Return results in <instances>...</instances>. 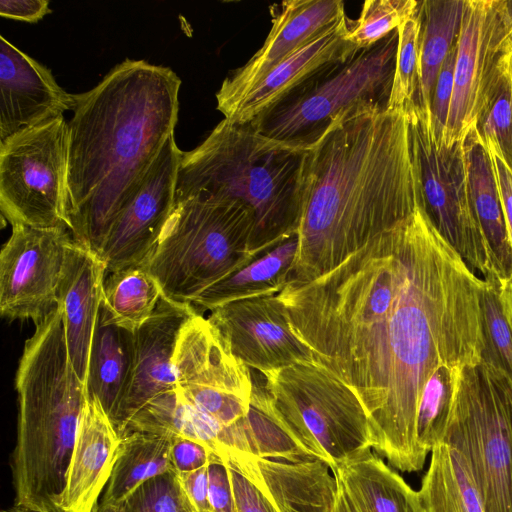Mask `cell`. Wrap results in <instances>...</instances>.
I'll use <instances>...</instances> for the list:
<instances>
[{
    "label": "cell",
    "instance_id": "obj_1",
    "mask_svg": "<svg viewBox=\"0 0 512 512\" xmlns=\"http://www.w3.org/2000/svg\"><path fill=\"white\" fill-rule=\"evenodd\" d=\"M479 278L426 210L312 281L277 294L314 362L348 386L371 448L404 472L422 469L417 414L436 370L476 365L485 348Z\"/></svg>",
    "mask_w": 512,
    "mask_h": 512
},
{
    "label": "cell",
    "instance_id": "obj_2",
    "mask_svg": "<svg viewBox=\"0 0 512 512\" xmlns=\"http://www.w3.org/2000/svg\"><path fill=\"white\" fill-rule=\"evenodd\" d=\"M425 209L410 113L366 103L338 114L305 155L289 280L312 281Z\"/></svg>",
    "mask_w": 512,
    "mask_h": 512
},
{
    "label": "cell",
    "instance_id": "obj_3",
    "mask_svg": "<svg viewBox=\"0 0 512 512\" xmlns=\"http://www.w3.org/2000/svg\"><path fill=\"white\" fill-rule=\"evenodd\" d=\"M181 80L126 59L76 94L68 122V216L73 240L98 254L116 218L174 135Z\"/></svg>",
    "mask_w": 512,
    "mask_h": 512
},
{
    "label": "cell",
    "instance_id": "obj_4",
    "mask_svg": "<svg viewBox=\"0 0 512 512\" xmlns=\"http://www.w3.org/2000/svg\"><path fill=\"white\" fill-rule=\"evenodd\" d=\"M15 386L18 422L11 457L15 505L62 512L61 497L88 393L69 357L59 305L26 340Z\"/></svg>",
    "mask_w": 512,
    "mask_h": 512
},
{
    "label": "cell",
    "instance_id": "obj_5",
    "mask_svg": "<svg viewBox=\"0 0 512 512\" xmlns=\"http://www.w3.org/2000/svg\"><path fill=\"white\" fill-rule=\"evenodd\" d=\"M308 147L223 119L196 148L183 152L175 202L205 195L249 207L255 218L251 253L258 259L297 234Z\"/></svg>",
    "mask_w": 512,
    "mask_h": 512
},
{
    "label": "cell",
    "instance_id": "obj_6",
    "mask_svg": "<svg viewBox=\"0 0 512 512\" xmlns=\"http://www.w3.org/2000/svg\"><path fill=\"white\" fill-rule=\"evenodd\" d=\"M252 210L235 200L193 195L175 202L160 240L144 265L162 297L183 304L241 270L251 253Z\"/></svg>",
    "mask_w": 512,
    "mask_h": 512
},
{
    "label": "cell",
    "instance_id": "obj_7",
    "mask_svg": "<svg viewBox=\"0 0 512 512\" xmlns=\"http://www.w3.org/2000/svg\"><path fill=\"white\" fill-rule=\"evenodd\" d=\"M442 443L464 460L485 512H512V384L489 362L452 369Z\"/></svg>",
    "mask_w": 512,
    "mask_h": 512
},
{
    "label": "cell",
    "instance_id": "obj_8",
    "mask_svg": "<svg viewBox=\"0 0 512 512\" xmlns=\"http://www.w3.org/2000/svg\"><path fill=\"white\" fill-rule=\"evenodd\" d=\"M259 373L274 417L305 454L322 459L333 470L346 458L371 448L361 402L319 364L300 361Z\"/></svg>",
    "mask_w": 512,
    "mask_h": 512
},
{
    "label": "cell",
    "instance_id": "obj_9",
    "mask_svg": "<svg viewBox=\"0 0 512 512\" xmlns=\"http://www.w3.org/2000/svg\"><path fill=\"white\" fill-rule=\"evenodd\" d=\"M398 50L395 30L375 45L358 50L300 86L254 124L266 137L312 144L338 114L366 103L387 105Z\"/></svg>",
    "mask_w": 512,
    "mask_h": 512
},
{
    "label": "cell",
    "instance_id": "obj_10",
    "mask_svg": "<svg viewBox=\"0 0 512 512\" xmlns=\"http://www.w3.org/2000/svg\"><path fill=\"white\" fill-rule=\"evenodd\" d=\"M67 171L64 116L0 142V208L11 226L69 229Z\"/></svg>",
    "mask_w": 512,
    "mask_h": 512
},
{
    "label": "cell",
    "instance_id": "obj_11",
    "mask_svg": "<svg viewBox=\"0 0 512 512\" xmlns=\"http://www.w3.org/2000/svg\"><path fill=\"white\" fill-rule=\"evenodd\" d=\"M409 113L428 216L472 270L499 284L496 258L472 203L465 140L448 146L435 138L431 111L415 106Z\"/></svg>",
    "mask_w": 512,
    "mask_h": 512
},
{
    "label": "cell",
    "instance_id": "obj_12",
    "mask_svg": "<svg viewBox=\"0 0 512 512\" xmlns=\"http://www.w3.org/2000/svg\"><path fill=\"white\" fill-rule=\"evenodd\" d=\"M511 68L504 0H464L442 143L452 146L476 129Z\"/></svg>",
    "mask_w": 512,
    "mask_h": 512
},
{
    "label": "cell",
    "instance_id": "obj_13",
    "mask_svg": "<svg viewBox=\"0 0 512 512\" xmlns=\"http://www.w3.org/2000/svg\"><path fill=\"white\" fill-rule=\"evenodd\" d=\"M173 366L182 396L223 426L233 425L249 412L253 392L250 369L233 356L199 312L180 332Z\"/></svg>",
    "mask_w": 512,
    "mask_h": 512
},
{
    "label": "cell",
    "instance_id": "obj_14",
    "mask_svg": "<svg viewBox=\"0 0 512 512\" xmlns=\"http://www.w3.org/2000/svg\"><path fill=\"white\" fill-rule=\"evenodd\" d=\"M67 228L13 225L0 253V312L10 320L41 322L58 306Z\"/></svg>",
    "mask_w": 512,
    "mask_h": 512
},
{
    "label": "cell",
    "instance_id": "obj_15",
    "mask_svg": "<svg viewBox=\"0 0 512 512\" xmlns=\"http://www.w3.org/2000/svg\"><path fill=\"white\" fill-rule=\"evenodd\" d=\"M182 154L170 136L116 218L98 252L108 273L143 266L151 257L175 207Z\"/></svg>",
    "mask_w": 512,
    "mask_h": 512
},
{
    "label": "cell",
    "instance_id": "obj_16",
    "mask_svg": "<svg viewBox=\"0 0 512 512\" xmlns=\"http://www.w3.org/2000/svg\"><path fill=\"white\" fill-rule=\"evenodd\" d=\"M207 319L233 356L258 372L313 360L293 334L277 294L227 303L212 310Z\"/></svg>",
    "mask_w": 512,
    "mask_h": 512
},
{
    "label": "cell",
    "instance_id": "obj_17",
    "mask_svg": "<svg viewBox=\"0 0 512 512\" xmlns=\"http://www.w3.org/2000/svg\"><path fill=\"white\" fill-rule=\"evenodd\" d=\"M197 312L193 304L161 297L153 315L134 332L131 379L112 421L120 438L147 403L177 388L173 357L181 330Z\"/></svg>",
    "mask_w": 512,
    "mask_h": 512
},
{
    "label": "cell",
    "instance_id": "obj_18",
    "mask_svg": "<svg viewBox=\"0 0 512 512\" xmlns=\"http://www.w3.org/2000/svg\"><path fill=\"white\" fill-rule=\"evenodd\" d=\"M272 27L261 48L216 93L224 114L272 68L345 16L340 0H289L271 10Z\"/></svg>",
    "mask_w": 512,
    "mask_h": 512
},
{
    "label": "cell",
    "instance_id": "obj_19",
    "mask_svg": "<svg viewBox=\"0 0 512 512\" xmlns=\"http://www.w3.org/2000/svg\"><path fill=\"white\" fill-rule=\"evenodd\" d=\"M51 70L0 36V142L73 110Z\"/></svg>",
    "mask_w": 512,
    "mask_h": 512
},
{
    "label": "cell",
    "instance_id": "obj_20",
    "mask_svg": "<svg viewBox=\"0 0 512 512\" xmlns=\"http://www.w3.org/2000/svg\"><path fill=\"white\" fill-rule=\"evenodd\" d=\"M349 24L343 16L281 61L223 114L224 119L254 124L307 81L352 57L358 49L346 39Z\"/></svg>",
    "mask_w": 512,
    "mask_h": 512
},
{
    "label": "cell",
    "instance_id": "obj_21",
    "mask_svg": "<svg viewBox=\"0 0 512 512\" xmlns=\"http://www.w3.org/2000/svg\"><path fill=\"white\" fill-rule=\"evenodd\" d=\"M265 493L279 512H334L338 483L322 459L256 457L225 453ZM223 454V455H225Z\"/></svg>",
    "mask_w": 512,
    "mask_h": 512
},
{
    "label": "cell",
    "instance_id": "obj_22",
    "mask_svg": "<svg viewBox=\"0 0 512 512\" xmlns=\"http://www.w3.org/2000/svg\"><path fill=\"white\" fill-rule=\"evenodd\" d=\"M106 273L98 254L73 239L69 242L59 284L58 305L62 309L69 357L84 383Z\"/></svg>",
    "mask_w": 512,
    "mask_h": 512
},
{
    "label": "cell",
    "instance_id": "obj_23",
    "mask_svg": "<svg viewBox=\"0 0 512 512\" xmlns=\"http://www.w3.org/2000/svg\"><path fill=\"white\" fill-rule=\"evenodd\" d=\"M121 438L94 398L83 408L66 475L62 512H93L108 483Z\"/></svg>",
    "mask_w": 512,
    "mask_h": 512
},
{
    "label": "cell",
    "instance_id": "obj_24",
    "mask_svg": "<svg viewBox=\"0 0 512 512\" xmlns=\"http://www.w3.org/2000/svg\"><path fill=\"white\" fill-rule=\"evenodd\" d=\"M134 363V332L115 324L100 306L89 355L86 389L111 421L127 391Z\"/></svg>",
    "mask_w": 512,
    "mask_h": 512
},
{
    "label": "cell",
    "instance_id": "obj_25",
    "mask_svg": "<svg viewBox=\"0 0 512 512\" xmlns=\"http://www.w3.org/2000/svg\"><path fill=\"white\" fill-rule=\"evenodd\" d=\"M332 472L360 512H424L419 493L366 448L340 462Z\"/></svg>",
    "mask_w": 512,
    "mask_h": 512
},
{
    "label": "cell",
    "instance_id": "obj_26",
    "mask_svg": "<svg viewBox=\"0 0 512 512\" xmlns=\"http://www.w3.org/2000/svg\"><path fill=\"white\" fill-rule=\"evenodd\" d=\"M465 149L473 207L496 258L502 280L512 272V252L494 164L476 129L467 135Z\"/></svg>",
    "mask_w": 512,
    "mask_h": 512
},
{
    "label": "cell",
    "instance_id": "obj_27",
    "mask_svg": "<svg viewBox=\"0 0 512 512\" xmlns=\"http://www.w3.org/2000/svg\"><path fill=\"white\" fill-rule=\"evenodd\" d=\"M297 248L296 234L241 270L208 287L192 304L212 311L230 302L278 294L290 279Z\"/></svg>",
    "mask_w": 512,
    "mask_h": 512
},
{
    "label": "cell",
    "instance_id": "obj_28",
    "mask_svg": "<svg viewBox=\"0 0 512 512\" xmlns=\"http://www.w3.org/2000/svg\"><path fill=\"white\" fill-rule=\"evenodd\" d=\"M173 438L141 432L124 435L101 503L124 505L141 484L174 470L171 463Z\"/></svg>",
    "mask_w": 512,
    "mask_h": 512
},
{
    "label": "cell",
    "instance_id": "obj_29",
    "mask_svg": "<svg viewBox=\"0 0 512 512\" xmlns=\"http://www.w3.org/2000/svg\"><path fill=\"white\" fill-rule=\"evenodd\" d=\"M419 87L416 106L430 110L436 79L442 64L457 43L464 0L419 1Z\"/></svg>",
    "mask_w": 512,
    "mask_h": 512
},
{
    "label": "cell",
    "instance_id": "obj_30",
    "mask_svg": "<svg viewBox=\"0 0 512 512\" xmlns=\"http://www.w3.org/2000/svg\"><path fill=\"white\" fill-rule=\"evenodd\" d=\"M418 491L424 512H485L482 500L460 454L440 443Z\"/></svg>",
    "mask_w": 512,
    "mask_h": 512
},
{
    "label": "cell",
    "instance_id": "obj_31",
    "mask_svg": "<svg viewBox=\"0 0 512 512\" xmlns=\"http://www.w3.org/2000/svg\"><path fill=\"white\" fill-rule=\"evenodd\" d=\"M161 289L145 266L110 273L104 281L102 305L118 326L135 332L154 313Z\"/></svg>",
    "mask_w": 512,
    "mask_h": 512
},
{
    "label": "cell",
    "instance_id": "obj_32",
    "mask_svg": "<svg viewBox=\"0 0 512 512\" xmlns=\"http://www.w3.org/2000/svg\"><path fill=\"white\" fill-rule=\"evenodd\" d=\"M398 50L387 110L410 112L416 106L419 87L420 6L398 28Z\"/></svg>",
    "mask_w": 512,
    "mask_h": 512
},
{
    "label": "cell",
    "instance_id": "obj_33",
    "mask_svg": "<svg viewBox=\"0 0 512 512\" xmlns=\"http://www.w3.org/2000/svg\"><path fill=\"white\" fill-rule=\"evenodd\" d=\"M452 369L436 370L423 391L417 414V442L427 454L443 442L452 402Z\"/></svg>",
    "mask_w": 512,
    "mask_h": 512
},
{
    "label": "cell",
    "instance_id": "obj_34",
    "mask_svg": "<svg viewBox=\"0 0 512 512\" xmlns=\"http://www.w3.org/2000/svg\"><path fill=\"white\" fill-rule=\"evenodd\" d=\"M418 5L416 0H366L346 39L358 50L369 48L397 30Z\"/></svg>",
    "mask_w": 512,
    "mask_h": 512
},
{
    "label": "cell",
    "instance_id": "obj_35",
    "mask_svg": "<svg viewBox=\"0 0 512 512\" xmlns=\"http://www.w3.org/2000/svg\"><path fill=\"white\" fill-rule=\"evenodd\" d=\"M484 281L482 312L485 348L482 359L500 370L512 384V332L502 310L498 283Z\"/></svg>",
    "mask_w": 512,
    "mask_h": 512
},
{
    "label": "cell",
    "instance_id": "obj_36",
    "mask_svg": "<svg viewBox=\"0 0 512 512\" xmlns=\"http://www.w3.org/2000/svg\"><path fill=\"white\" fill-rule=\"evenodd\" d=\"M125 512H195L175 470L141 484L126 500Z\"/></svg>",
    "mask_w": 512,
    "mask_h": 512
},
{
    "label": "cell",
    "instance_id": "obj_37",
    "mask_svg": "<svg viewBox=\"0 0 512 512\" xmlns=\"http://www.w3.org/2000/svg\"><path fill=\"white\" fill-rule=\"evenodd\" d=\"M476 130L486 145H493L512 168V82L511 73L478 123Z\"/></svg>",
    "mask_w": 512,
    "mask_h": 512
},
{
    "label": "cell",
    "instance_id": "obj_38",
    "mask_svg": "<svg viewBox=\"0 0 512 512\" xmlns=\"http://www.w3.org/2000/svg\"><path fill=\"white\" fill-rule=\"evenodd\" d=\"M457 43L452 47L438 73L431 100V119L435 138L443 139L454 88Z\"/></svg>",
    "mask_w": 512,
    "mask_h": 512
},
{
    "label": "cell",
    "instance_id": "obj_39",
    "mask_svg": "<svg viewBox=\"0 0 512 512\" xmlns=\"http://www.w3.org/2000/svg\"><path fill=\"white\" fill-rule=\"evenodd\" d=\"M226 461L236 512H279L265 493L241 470L228 455Z\"/></svg>",
    "mask_w": 512,
    "mask_h": 512
},
{
    "label": "cell",
    "instance_id": "obj_40",
    "mask_svg": "<svg viewBox=\"0 0 512 512\" xmlns=\"http://www.w3.org/2000/svg\"><path fill=\"white\" fill-rule=\"evenodd\" d=\"M207 470L212 511L236 512L229 470L224 457L213 453Z\"/></svg>",
    "mask_w": 512,
    "mask_h": 512
},
{
    "label": "cell",
    "instance_id": "obj_41",
    "mask_svg": "<svg viewBox=\"0 0 512 512\" xmlns=\"http://www.w3.org/2000/svg\"><path fill=\"white\" fill-rule=\"evenodd\" d=\"M212 449L199 440L176 436L171 447V463L176 473H188L208 466Z\"/></svg>",
    "mask_w": 512,
    "mask_h": 512
},
{
    "label": "cell",
    "instance_id": "obj_42",
    "mask_svg": "<svg viewBox=\"0 0 512 512\" xmlns=\"http://www.w3.org/2000/svg\"><path fill=\"white\" fill-rule=\"evenodd\" d=\"M494 164L499 194L503 207L509 244L512 252V168L493 145H486Z\"/></svg>",
    "mask_w": 512,
    "mask_h": 512
},
{
    "label": "cell",
    "instance_id": "obj_43",
    "mask_svg": "<svg viewBox=\"0 0 512 512\" xmlns=\"http://www.w3.org/2000/svg\"><path fill=\"white\" fill-rule=\"evenodd\" d=\"M207 467L188 473H177L195 512H213L209 500Z\"/></svg>",
    "mask_w": 512,
    "mask_h": 512
},
{
    "label": "cell",
    "instance_id": "obj_44",
    "mask_svg": "<svg viewBox=\"0 0 512 512\" xmlns=\"http://www.w3.org/2000/svg\"><path fill=\"white\" fill-rule=\"evenodd\" d=\"M48 0H1L0 15L5 18L36 23L51 12Z\"/></svg>",
    "mask_w": 512,
    "mask_h": 512
},
{
    "label": "cell",
    "instance_id": "obj_45",
    "mask_svg": "<svg viewBox=\"0 0 512 512\" xmlns=\"http://www.w3.org/2000/svg\"><path fill=\"white\" fill-rule=\"evenodd\" d=\"M498 293L505 319L512 332V272L499 282Z\"/></svg>",
    "mask_w": 512,
    "mask_h": 512
},
{
    "label": "cell",
    "instance_id": "obj_46",
    "mask_svg": "<svg viewBox=\"0 0 512 512\" xmlns=\"http://www.w3.org/2000/svg\"><path fill=\"white\" fill-rule=\"evenodd\" d=\"M336 477V476H335ZM338 483L337 498L335 503L334 512H360L358 507L350 498L346 488L341 480L336 477Z\"/></svg>",
    "mask_w": 512,
    "mask_h": 512
},
{
    "label": "cell",
    "instance_id": "obj_47",
    "mask_svg": "<svg viewBox=\"0 0 512 512\" xmlns=\"http://www.w3.org/2000/svg\"><path fill=\"white\" fill-rule=\"evenodd\" d=\"M504 10L507 27V39L512 54V0H504Z\"/></svg>",
    "mask_w": 512,
    "mask_h": 512
},
{
    "label": "cell",
    "instance_id": "obj_48",
    "mask_svg": "<svg viewBox=\"0 0 512 512\" xmlns=\"http://www.w3.org/2000/svg\"><path fill=\"white\" fill-rule=\"evenodd\" d=\"M93 512H125L124 505H111L100 503L96 506Z\"/></svg>",
    "mask_w": 512,
    "mask_h": 512
},
{
    "label": "cell",
    "instance_id": "obj_49",
    "mask_svg": "<svg viewBox=\"0 0 512 512\" xmlns=\"http://www.w3.org/2000/svg\"><path fill=\"white\" fill-rule=\"evenodd\" d=\"M2 512H41V511H36V510H32V509H28L25 507L14 505L13 507H11L7 510H3Z\"/></svg>",
    "mask_w": 512,
    "mask_h": 512
},
{
    "label": "cell",
    "instance_id": "obj_50",
    "mask_svg": "<svg viewBox=\"0 0 512 512\" xmlns=\"http://www.w3.org/2000/svg\"><path fill=\"white\" fill-rule=\"evenodd\" d=\"M511 82H512V68H511Z\"/></svg>",
    "mask_w": 512,
    "mask_h": 512
}]
</instances>
